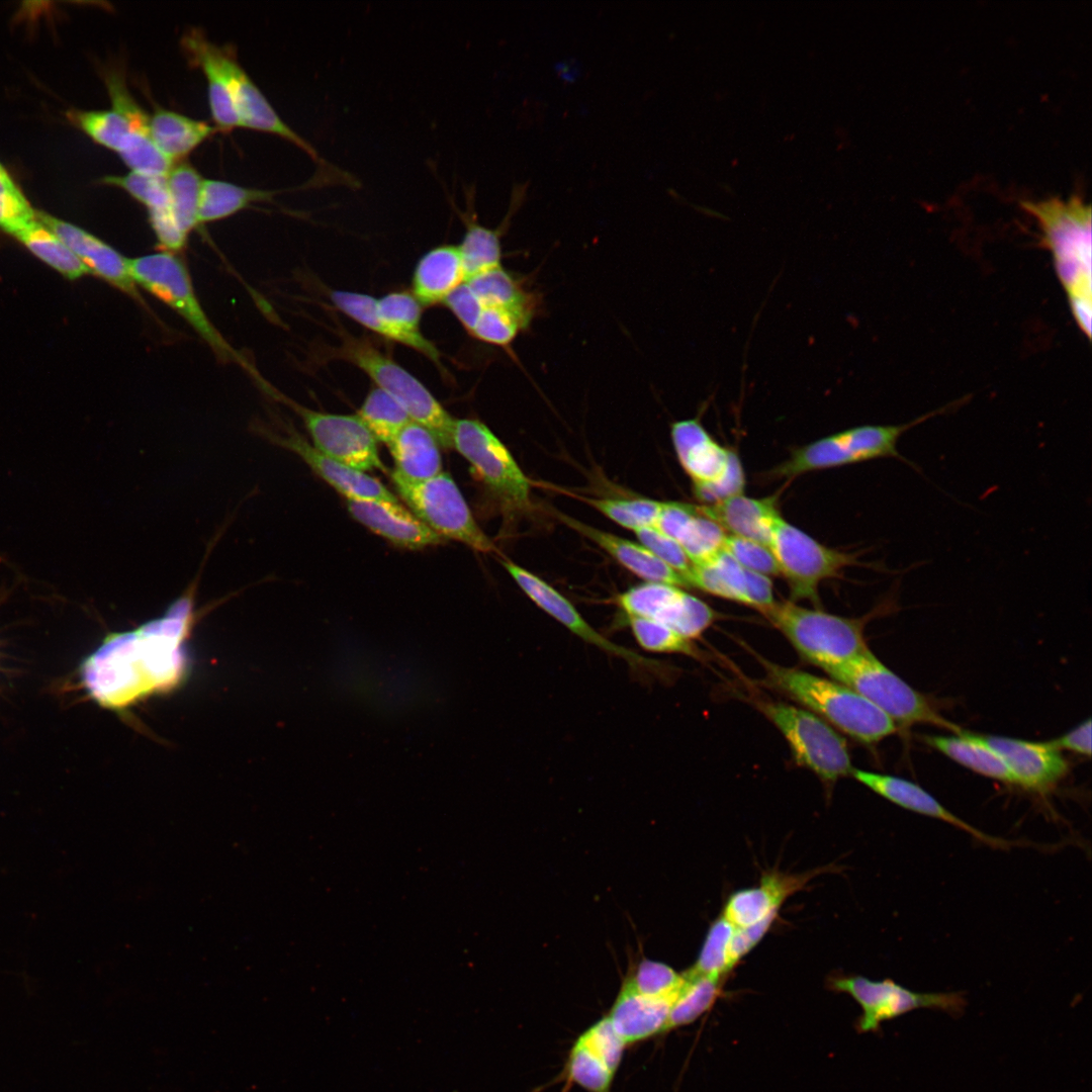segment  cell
<instances>
[{
	"label": "cell",
	"instance_id": "cell-1",
	"mask_svg": "<svg viewBox=\"0 0 1092 1092\" xmlns=\"http://www.w3.org/2000/svg\"><path fill=\"white\" fill-rule=\"evenodd\" d=\"M162 617L135 630L111 633L82 664V681L101 706L121 709L175 686L185 670L183 641L197 614L195 595L204 563Z\"/></svg>",
	"mask_w": 1092,
	"mask_h": 1092
},
{
	"label": "cell",
	"instance_id": "cell-2",
	"mask_svg": "<svg viewBox=\"0 0 1092 1092\" xmlns=\"http://www.w3.org/2000/svg\"><path fill=\"white\" fill-rule=\"evenodd\" d=\"M1041 233V244L1051 254L1072 314L1079 329L1091 338V206L1078 195L1069 199L1021 201Z\"/></svg>",
	"mask_w": 1092,
	"mask_h": 1092
},
{
	"label": "cell",
	"instance_id": "cell-3",
	"mask_svg": "<svg viewBox=\"0 0 1092 1092\" xmlns=\"http://www.w3.org/2000/svg\"><path fill=\"white\" fill-rule=\"evenodd\" d=\"M758 661L769 688L852 739L875 744L897 731V725L883 711L847 686L761 656Z\"/></svg>",
	"mask_w": 1092,
	"mask_h": 1092
},
{
	"label": "cell",
	"instance_id": "cell-4",
	"mask_svg": "<svg viewBox=\"0 0 1092 1092\" xmlns=\"http://www.w3.org/2000/svg\"><path fill=\"white\" fill-rule=\"evenodd\" d=\"M878 609L860 618H848L800 607L789 600L775 601L759 612L802 659L826 671L869 648L864 627Z\"/></svg>",
	"mask_w": 1092,
	"mask_h": 1092
},
{
	"label": "cell",
	"instance_id": "cell-5",
	"mask_svg": "<svg viewBox=\"0 0 1092 1092\" xmlns=\"http://www.w3.org/2000/svg\"><path fill=\"white\" fill-rule=\"evenodd\" d=\"M957 402L899 425H864L816 440L795 449L770 472L776 478L793 479L806 472L828 469L877 458H896L918 471L915 463L897 449L901 436L923 422L946 413Z\"/></svg>",
	"mask_w": 1092,
	"mask_h": 1092
},
{
	"label": "cell",
	"instance_id": "cell-6",
	"mask_svg": "<svg viewBox=\"0 0 1092 1092\" xmlns=\"http://www.w3.org/2000/svg\"><path fill=\"white\" fill-rule=\"evenodd\" d=\"M340 332V345L332 349L329 357L344 360L363 371L375 387L395 398L413 421L431 431L440 446L452 448L454 418L432 392L370 340Z\"/></svg>",
	"mask_w": 1092,
	"mask_h": 1092
},
{
	"label": "cell",
	"instance_id": "cell-7",
	"mask_svg": "<svg viewBox=\"0 0 1092 1092\" xmlns=\"http://www.w3.org/2000/svg\"><path fill=\"white\" fill-rule=\"evenodd\" d=\"M825 672L864 697L896 725L930 724L954 734L964 731L943 717L928 697L889 669L869 648Z\"/></svg>",
	"mask_w": 1092,
	"mask_h": 1092
},
{
	"label": "cell",
	"instance_id": "cell-8",
	"mask_svg": "<svg viewBox=\"0 0 1092 1092\" xmlns=\"http://www.w3.org/2000/svg\"><path fill=\"white\" fill-rule=\"evenodd\" d=\"M452 448L469 463L504 514L514 517L532 511L530 480L485 424L476 419H454Z\"/></svg>",
	"mask_w": 1092,
	"mask_h": 1092
},
{
	"label": "cell",
	"instance_id": "cell-9",
	"mask_svg": "<svg viewBox=\"0 0 1092 1092\" xmlns=\"http://www.w3.org/2000/svg\"><path fill=\"white\" fill-rule=\"evenodd\" d=\"M753 703L783 734L800 766L828 786L850 776L854 767L846 741L827 722L802 707L784 702L758 699Z\"/></svg>",
	"mask_w": 1092,
	"mask_h": 1092
},
{
	"label": "cell",
	"instance_id": "cell-10",
	"mask_svg": "<svg viewBox=\"0 0 1092 1092\" xmlns=\"http://www.w3.org/2000/svg\"><path fill=\"white\" fill-rule=\"evenodd\" d=\"M391 479L412 512L442 538L453 539L477 552H496L493 541L475 521L449 473L442 471L429 479L411 481L392 471Z\"/></svg>",
	"mask_w": 1092,
	"mask_h": 1092
},
{
	"label": "cell",
	"instance_id": "cell-11",
	"mask_svg": "<svg viewBox=\"0 0 1092 1092\" xmlns=\"http://www.w3.org/2000/svg\"><path fill=\"white\" fill-rule=\"evenodd\" d=\"M135 284L182 316L219 360L240 361L239 355L213 326L200 304L184 263L175 253L161 251L128 259Z\"/></svg>",
	"mask_w": 1092,
	"mask_h": 1092
},
{
	"label": "cell",
	"instance_id": "cell-12",
	"mask_svg": "<svg viewBox=\"0 0 1092 1092\" xmlns=\"http://www.w3.org/2000/svg\"><path fill=\"white\" fill-rule=\"evenodd\" d=\"M768 548L787 580L790 601L807 600L817 607L820 583L838 576L848 566L859 564L856 553L824 546L781 515L772 523Z\"/></svg>",
	"mask_w": 1092,
	"mask_h": 1092
},
{
	"label": "cell",
	"instance_id": "cell-13",
	"mask_svg": "<svg viewBox=\"0 0 1092 1092\" xmlns=\"http://www.w3.org/2000/svg\"><path fill=\"white\" fill-rule=\"evenodd\" d=\"M329 297L337 309L360 326L419 352L445 373L440 351L422 333L424 306L412 291H392L377 299L366 293L331 290Z\"/></svg>",
	"mask_w": 1092,
	"mask_h": 1092
},
{
	"label": "cell",
	"instance_id": "cell-14",
	"mask_svg": "<svg viewBox=\"0 0 1092 1092\" xmlns=\"http://www.w3.org/2000/svg\"><path fill=\"white\" fill-rule=\"evenodd\" d=\"M830 987L849 994L860 1006L856 1024L858 1032H876L885 1021L920 1008L946 1012L951 1017L963 1015L967 999L963 992H916L891 979L873 981L861 976L839 977Z\"/></svg>",
	"mask_w": 1092,
	"mask_h": 1092
},
{
	"label": "cell",
	"instance_id": "cell-15",
	"mask_svg": "<svg viewBox=\"0 0 1092 1092\" xmlns=\"http://www.w3.org/2000/svg\"><path fill=\"white\" fill-rule=\"evenodd\" d=\"M275 399L292 410L302 421L311 444L330 458L359 471H385L377 441L355 415L311 410L282 393L266 387Z\"/></svg>",
	"mask_w": 1092,
	"mask_h": 1092
},
{
	"label": "cell",
	"instance_id": "cell-16",
	"mask_svg": "<svg viewBox=\"0 0 1092 1092\" xmlns=\"http://www.w3.org/2000/svg\"><path fill=\"white\" fill-rule=\"evenodd\" d=\"M616 603L627 617L662 624L693 640L716 620L717 614L705 602L681 587L645 581L619 594Z\"/></svg>",
	"mask_w": 1092,
	"mask_h": 1092
},
{
	"label": "cell",
	"instance_id": "cell-17",
	"mask_svg": "<svg viewBox=\"0 0 1092 1092\" xmlns=\"http://www.w3.org/2000/svg\"><path fill=\"white\" fill-rule=\"evenodd\" d=\"M68 119L98 145L115 152L132 171L165 176L173 162L144 129L114 109L67 111Z\"/></svg>",
	"mask_w": 1092,
	"mask_h": 1092
},
{
	"label": "cell",
	"instance_id": "cell-18",
	"mask_svg": "<svg viewBox=\"0 0 1092 1092\" xmlns=\"http://www.w3.org/2000/svg\"><path fill=\"white\" fill-rule=\"evenodd\" d=\"M253 431L271 444L298 456L318 477L345 499H380L398 502L397 497L377 478L350 468L322 453L290 424H281V432L268 425L256 423Z\"/></svg>",
	"mask_w": 1092,
	"mask_h": 1092
},
{
	"label": "cell",
	"instance_id": "cell-19",
	"mask_svg": "<svg viewBox=\"0 0 1092 1092\" xmlns=\"http://www.w3.org/2000/svg\"><path fill=\"white\" fill-rule=\"evenodd\" d=\"M499 561L527 597L571 633L605 652L626 660L633 668L658 672L661 667L659 662L608 640L587 623L568 599L544 579L508 557L502 556Z\"/></svg>",
	"mask_w": 1092,
	"mask_h": 1092
},
{
	"label": "cell",
	"instance_id": "cell-20",
	"mask_svg": "<svg viewBox=\"0 0 1092 1092\" xmlns=\"http://www.w3.org/2000/svg\"><path fill=\"white\" fill-rule=\"evenodd\" d=\"M689 587L761 611L775 602L769 577L746 569L722 550L708 562L693 565Z\"/></svg>",
	"mask_w": 1092,
	"mask_h": 1092
},
{
	"label": "cell",
	"instance_id": "cell-21",
	"mask_svg": "<svg viewBox=\"0 0 1092 1092\" xmlns=\"http://www.w3.org/2000/svg\"><path fill=\"white\" fill-rule=\"evenodd\" d=\"M976 735L1004 760L1014 776L1016 785L1028 791L1049 792L1068 772L1067 760L1052 742Z\"/></svg>",
	"mask_w": 1092,
	"mask_h": 1092
},
{
	"label": "cell",
	"instance_id": "cell-22",
	"mask_svg": "<svg viewBox=\"0 0 1092 1092\" xmlns=\"http://www.w3.org/2000/svg\"><path fill=\"white\" fill-rule=\"evenodd\" d=\"M181 47L188 61L200 68L207 80L208 102L215 128L228 133L240 127L228 73V62L233 51L211 42L197 28L184 33Z\"/></svg>",
	"mask_w": 1092,
	"mask_h": 1092
},
{
	"label": "cell",
	"instance_id": "cell-23",
	"mask_svg": "<svg viewBox=\"0 0 1092 1092\" xmlns=\"http://www.w3.org/2000/svg\"><path fill=\"white\" fill-rule=\"evenodd\" d=\"M229 82L241 126L278 135L303 151L322 169L333 168L306 140L286 124L261 90L238 63L234 53L228 62Z\"/></svg>",
	"mask_w": 1092,
	"mask_h": 1092
},
{
	"label": "cell",
	"instance_id": "cell-24",
	"mask_svg": "<svg viewBox=\"0 0 1092 1092\" xmlns=\"http://www.w3.org/2000/svg\"><path fill=\"white\" fill-rule=\"evenodd\" d=\"M39 222L52 231L84 263L90 273L142 301L132 279L128 258L92 234L42 211L35 210Z\"/></svg>",
	"mask_w": 1092,
	"mask_h": 1092
},
{
	"label": "cell",
	"instance_id": "cell-25",
	"mask_svg": "<svg viewBox=\"0 0 1092 1092\" xmlns=\"http://www.w3.org/2000/svg\"><path fill=\"white\" fill-rule=\"evenodd\" d=\"M346 505L358 523L397 547L419 550L445 541L398 502L346 499Z\"/></svg>",
	"mask_w": 1092,
	"mask_h": 1092
},
{
	"label": "cell",
	"instance_id": "cell-26",
	"mask_svg": "<svg viewBox=\"0 0 1092 1092\" xmlns=\"http://www.w3.org/2000/svg\"><path fill=\"white\" fill-rule=\"evenodd\" d=\"M850 776L888 801L906 810L947 822L989 846L1008 848L1013 844L1008 840L994 837L972 826L947 810L919 785L908 780L857 768H853Z\"/></svg>",
	"mask_w": 1092,
	"mask_h": 1092
},
{
	"label": "cell",
	"instance_id": "cell-27",
	"mask_svg": "<svg viewBox=\"0 0 1092 1092\" xmlns=\"http://www.w3.org/2000/svg\"><path fill=\"white\" fill-rule=\"evenodd\" d=\"M528 189V182L515 184L511 192L509 210L502 223L496 229H488L480 224L473 212L475 187L465 185L467 209L459 215L465 224L464 236L458 246L466 280L497 268L502 265V236L510 226L513 215L519 210L524 202Z\"/></svg>",
	"mask_w": 1092,
	"mask_h": 1092
},
{
	"label": "cell",
	"instance_id": "cell-28",
	"mask_svg": "<svg viewBox=\"0 0 1092 1092\" xmlns=\"http://www.w3.org/2000/svg\"><path fill=\"white\" fill-rule=\"evenodd\" d=\"M166 177L131 171L105 176L100 182L124 190L143 204L162 251L175 253L185 247L188 236L174 215Z\"/></svg>",
	"mask_w": 1092,
	"mask_h": 1092
},
{
	"label": "cell",
	"instance_id": "cell-29",
	"mask_svg": "<svg viewBox=\"0 0 1092 1092\" xmlns=\"http://www.w3.org/2000/svg\"><path fill=\"white\" fill-rule=\"evenodd\" d=\"M656 529L681 547L693 565L708 562L724 547L727 533L697 505L663 502Z\"/></svg>",
	"mask_w": 1092,
	"mask_h": 1092
},
{
	"label": "cell",
	"instance_id": "cell-30",
	"mask_svg": "<svg viewBox=\"0 0 1092 1092\" xmlns=\"http://www.w3.org/2000/svg\"><path fill=\"white\" fill-rule=\"evenodd\" d=\"M553 514L565 526L593 541L623 567L645 581L689 587L681 574L657 558L641 543L595 528L555 509H553Z\"/></svg>",
	"mask_w": 1092,
	"mask_h": 1092
},
{
	"label": "cell",
	"instance_id": "cell-31",
	"mask_svg": "<svg viewBox=\"0 0 1092 1092\" xmlns=\"http://www.w3.org/2000/svg\"><path fill=\"white\" fill-rule=\"evenodd\" d=\"M670 436L677 459L693 486L711 484L723 477L731 450L717 443L698 418L672 423Z\"/></svg>",
	"mask_w": 1092,
	"mask_h": 1092
},
{
	"label": "cell",
	"instance_id": "cell-32",
	"mask_svg": "<svg viewBox=\"0 0 1092 1092\" xmlns=\"http://www.w3.org/2000/svg\"><path fill=\"white\" fill-rule=\"evenodd\" d=\"M817 871L802 875L767 873L758 887L735 892L728 899L723 917L735 928L751 926L778 914L783 902L816 876Z\"/></svg>",
	"mask_w": 1092,
	"mask_h": 1092
},
{
	"label": "cell",
	"instance_id": "cell-33",
	"mask_svg": "<svg viewBox=\"0 0 1092 1092\" xmlns=\"http://www.w3.org/2000/svg\"><path fill=\"white\" fill-rule=\"evenodd\" d=\"M697 509L728 535L767 547L772 523L780 515L776 495L753 498L742 493L711 505H697Z\"/></svg>",
	"mask_w": 1092,
	"mask_h": 1092
},
{
	"label": "cell",
	"instance_id": "cell-34",
	"mask_svg": "<svg viewBox=\"0 0 1092 1092\" xmlns=\"http://www.w3.org/2000/svg\"><path fill=\"white\" fill-rule=\"evenodd\" d=\"M466 281L457 245H441L425 253L414 269L412 293L423 306L443 303Z\"/></svg>",
	"mask_w": 1092,
	"mask_h": 1092
},
{
	"label": "cell",
	"instance_id": "cell-35",
	"mask_svg": "<svg viewBox=\"0 0 1092 1092\" xmlns=\"http://www.w3.org/2000/svg\"><path fill=\"white\" fill-rule=\"evenodd\" d=\"M674 1001L643 996L624 983L607 1017L625 1043L635 1042L664 1031Z\"/></svg>",
	"mask_w": 1092,
	"mask_h": 1092
},
{
	"label": "cell",
	"instance_id": "cell-36",
	"mask_svg": "<svg viewBox=\"0 0 1092 1092\" xmlns=\"http://www.w3.org/2000/svg\"><path fill=\"white\" fill-rule=\"evenodd\" d=\"M440 444L423 425L411 421L388 445L393 471L411 481L429 479L442 472Z\"/></svg>",
	"mask_w": 1092,
	"mask_h": 1092
},
{
	"label": "cell",
	"instance_id": "cell-37",
	"mask_svg": "<svg viewBox=\"0 0 1092 1092\" xmlns=\"http://www.w3.org/2000/svg\"><path fill=\"white\" fill-rule=\"evenodd\" d=\"M150 135L160 151L174 163L180 162L217 129L164 108L150 115Z\"/></svg>",
	"mask_w": 1092,
	"mask_h": 1092
},
{
	"label": "cell",
	"instance_id": "cell-38",
	"mask_svg": "<svg viewBox=\"0 0 1092 1092\" xmlns=\"http://www.w3.org/2000/svg\"><path fill=\"white\" fill-rule=\"evenodd\" d=\"M923 740L950 759L984 777L1016 785L1004 760L976 734L963 731L953 736H924Z\"/></svg>",
	"mask_w": 1092,
	"mask_h": 1092
},
{
	"label": "cell",
	"instance_id": "cell-39",
	"mask_svg": "<svg viewBox=\"0 0 1092 1092\" xmlns=\"http://www.w3.org/2000/svg\"><path fill=\"white\" fill-rule=\"evenodd\" d=\"M482 307L503 306L538 313L541 299L526 281L503 266L475 275L465 281Z\"/></svg>",
	"mask_w": 1092,
	"mask_h": 1092
},
{
	"label": "cell",
	"instance_id": "cell-40",
	"mask_svg": "<svg viewBox=\"0 0 1092 1092\" xmlns=\"http://www.w3.org/2000/svg\"><path fill=\"white\" fill-rule=\"evenodd\" d=\"M279 191L242 187L220 180H203L199 224L229 217L253 203L272 201Z\"/></svg>",
	"mask_w": 1092,
	"mask_h": 1092
},
{
	"label": "cell",
	"instance_id": "cell-41",
	"mask_svg": "<svg viewBox=\"0 0 1092 1092\" xmlns=\"http://www.w3.org/2000/svg\"><path fill=\"white\" fill-rule=\"evenodd\" d=\"M36 257L70 279L90 273L84 263L52 231L32 220L12 234Z\"/></svg>",
	"mask_w": 1092,
	"mask_h": 1092
},
{
	"label": "cell",
	"instance_id": "cell-42",
	"mask_svg": "<svg viewBox=\"0 0 1092 1092\" xmlns=\"http://www.w3.org/2000/svg\"><path fill=\"white\" fill-rule=\"evenodd\" d=\"M685 983L673 1002L665 1030L692 1023L708 1011L720 996L724 977L682 973Z\"/></svg>",
	"mask_w": 1092,
	"mask_h": 1092
},
{
	"label": "cell",
	"instance_id": "cell-43",
	"mask_svg": "<svg viewBox=\"0 0 1092 1092\" xmlns=\"http://www.w3.org/2000/svg\"><path fill=\"white\" fill-rule=\"evenodd\" d=\"M356 415L376 441L387 446L413 421L395 398L378 387L367 393Z\"/></svg>",
	"mask_w": 1092,
	"mask_h": 1092
},
{
	"label": "cell",
	"instance_id": "cell-44",
	"mask_svg": "<svg viewBox=\"0 0 1092 1092\" xmlns=\"http://www.w3.org/2000/svg\"><path fill=\"white\" fill-rule=\"evenodd\" d=\"M166 178L174 215L188 236L199 225L198 208L204 179L191 164L181 161L172 166Z\"/></svg>",
	"mask_w": 1092,
	"mask_h": 1092
},
{
	"label": "cell",
	"instance_id": "cell-45",
	"mask_svg": "<svg viewBox=\"0 0 1092 1092\" xmlns=\"http://www.w3.org/2000/svg\"><path fill=\"white\" fill-rule=\"evenodd\" d=\"M536 314L513 307H482L470 335L483 343L509 350L518 336L528 329Z\"/></svg>",
	"mask_w": 1092,
	"mask_h": 1092
},
{
	"label": "cell",
	"instance_id": "cell-46",
	"mask_svg": "<svg viewBox=\"0 0 1092 1092\" xmlns=\"http://www.w3.org/2000/svg\"><path fill=\"white\" fill-rule=\"evenodd\" d=\"M607 518L628 530L655 528L663 502L648 498H595L575 495Z\"/></svg>",
	"mask_w": 1092,
	"mask_h": 1092
},
{
	"label": "cell",
	"instance_id": "cell-47",
	"mask_svg": "<svg viewBox=\"0 0 1092 1092\" xmlns=\"http://www.w3.org/2000/svg\"><path fill=\"white\" fill-rule=\"evenodd\" d=\"M735 927L723 916L715 920L707 933L696 964L688 970L693 975L725 977L732 970L730 943Z\"/></svg>",
	"mask_w": 1092,
	"mask_h": 1092
},
{
	"label": "cell",
	"instance_id": "cell-48",
	"mask_svg": "<svg viewBox=\"0 0 1092 1092\" xmlns=\"http://www.w3.org/2000/svg\"><path fill=\"white\" fill-rule=\"evenodd\" d=\"M624 983L643 996L675 1000L685 977L663 963L643 960Z\"/></svg>",
	"mask_w": 1092,
	"mask_h": 1092
},
{
	"label": "cell",
	"instance_id": "cell-49",
	"mask_svg": "<svg viewBox=\"0 0 1092 1092\" xmlns=\"http://www.w3.org/2000/svg\"><path fill=\"white\" fill-rule=\"evenodd\" d=\"M637 643L645 650L658 653H678L700 659L703 655L694 642L668 627L638 617H628Z\"/></svg>",
	"mask_w": 1092,
	"mask_h": 1092
},
{
	"label": "cell",
	"instance_id": "cell-50",
	"mask_svg": "<svg viewBox=\"0 0 1092 1092\" xmlns=\"http://www.w3.org/2000/svg\"><path fill=\"white\" fill-rule=\"evenodd\" d=\"M569 1078L590 1092H607L614 1072L577 1039L568 1061Z\"/></svg>",
	"mask_w": 1092,
	"mask_h": 1092
},
{
	"label": "cell",
	"instance_id": "cell-51",
	"mask_svg": "<svg viewBox=\"0 0 1092 1092\" xmlns=\"http://www.w3.org/2000/svg\"><path fill=\"white\" fill-rule=\"evenodd\" d=\"M33 218L35 210L9 173L0 175V229L12 235Z\"/></svg>",
	"mask_w": 1092,
	"mask_h": 1092
},
{
	"label": "cell",
	"instance_id": "cell-52",
	"mask_svg": "<svg viewBox=\"0 0 1092 1092\" xmlns=\"http://www.w3.org/2000/svg\"><path fill=\"white\" fill-rule=\"evenodd\" d=\"M723 550L748 570L764 576H781L778 563L765 545L758 542L727 535Z\"/></svg>",
	"mask_w": 1092,
	"mask_h": 1092
},
{
	"label": "cell",
	"instance_id": "cell-53",
	"mask_svg": "<svg viewBox=\"0 0 1092 1092\" xmlns=\"http://www.w3.org/2000/svg\"><path fill=\"white\" fill-rule=\"evenodd\" d=\"M615 1073L623 1055L625 1042L617 1034L608 1017L590 1026L579 1038Z\"/></svg>",
	"mask_w": 1092,
	"mask_h": 1092
},
{
	"label": "cell",
	"instance_id": "cell-54",
	"mask_svg": "<svg viewBox=\"0 0 1092 1092\" xmlns=\"http://www.w3.org/2000/svg\"><path fill=\"white\" fill-rule=\"evenodd\" d=\"M634 533L643 546L687 581L693 564L677 542L655 528H642Z\"/></svg>",
	"mask_w": 1092,
	"mask_h": 1092
},
{
	"label": "cell",
	"instance_id": "cell-55",
	"mask_svg": "<svg viewBox=\"0 0 1092 1092\" xmlns=\"http://www.w3.org/2000/svg\"><path fill=\"white\" fill-rule=\"evenodd\" d=\"M744 486L745 477L740 459L738 458V455L731 450L728 468L721 479L711 484L696 485L693 487L694 493L699 500L704 503V505H711L734 495L742 494Z\"/></svg>",
	"mask_w": 1092,
	"mask_h": 1092
},
{
	"label": "cell",
	"instance_id": "cell-56",
	"mask_svg": "<svg viewBox=\"0 0 1092 1092\" xmlns=\"http://www.w3.org/2000/svg\"><path fill=\"white\" fill-rule=\"evenodd\" d=\"M443 304L451 310L462 327L471 334L476 326L482 306L469 285L466 282L462 283L447 296Z\"/></svg>",
	"mask_w": 1092,
	"mask_h": 1092
},
{
	"label": "cell",
	"instance_id": "cell-57",
	"mask_svg": "<svg viewBox=\"0 0 1092 1092\" xmlns=\"http://www.w3.org/2000/svg\"><path fill=\"white\" fill-rule=\"evenodd\" d=\"M777 915L778 914L770 915L762 921L745 928H735L729 951V961L732 969L760 941L771 926Z\"/></svg>",
	"mask_w": 1092,
	"mask_h": 1092
},
{
	"label": "cell",
	"instance_id": "cell-58",
	"mask_svg": "<svg viewBox=\"0 0 1092 1092\" xmlns=\"http://www.w3.org/2000/svg\"><path fill=\"white\" fill-rule=\"evenodd\" d=\"M1091 719L1051 741L1059 750H1069L1081 755H1091Z\"/></svg>",
	"mask_w": 1092,
	"mask_h": 1092
},
{
	"label": "cell",
	"instance_id": "cell-59",
	"mask_svg": "<svg viewBox=\"0 0 1092 1092\" xmlns=\"http://www.w3.org/2000/svg\"><path fill=\"white\" fill-rule=\"evenodd\" d=\"M6 172H7V170H6V169L4 168V166H3V165H2L1 163H0V175L4 174V173H6Z\"/></svg>",
	"mask_w": 1092,
	"mask_h": 1092
}]
</instances>
